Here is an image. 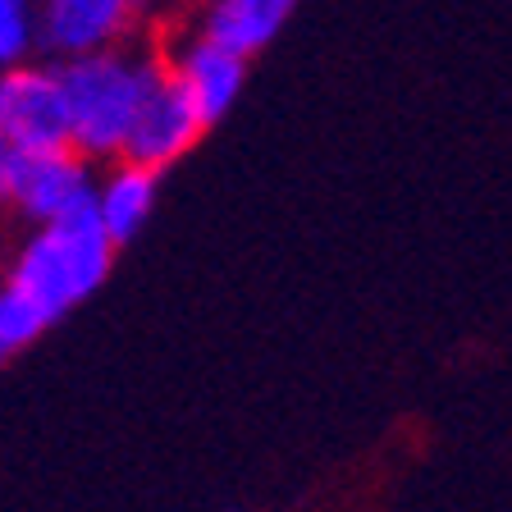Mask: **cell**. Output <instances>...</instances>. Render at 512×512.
<instances>
[{
  "mask_svg": "<svg viewBox=\"0 0 512 512\" xmlns=\"http://www.w3.org/2000/svg\"><path fill=\"white\" fill-rule=\"evenodd\" d=\"M55 64H60L64 92H69L74 147L87 160H119L128 147V133L138 124L142 101L165 74V55L119 42Z\"/></svg>",
  "mask_w": 512,
  "mask_h": 512,
  "instance_id": "1",
  "label": "cell"
},
{
  "mask_svg": "<svg viewBox=\"0 0 512 512\" xmlns=\"http://www.w3.org/2000/svg\"><path fill=\"white\" fill-rule=\"evenodd\" d=\"M115 252H119V243L106 234V224H101L96 202H92L83 211L64 215V220L37 224V234L14 256L5 284L28 293L46 316L60 320L106 284Z\"/></svg>",
  "mask_w": 512,
  "mask_h": 512,
  "instance_id": "2",
  "label": "cell"
},
{
  "mask_svg": "<svg viewBox=\"0 0 512 512\" xmlns=\"http://www.w3.org/2000/svg\"><path fill=\"white\" fill-rule=\"evenodd\" d=\"M0 133L14 151L74 147V115L60 64H14L0 74Z\"/></svg>",
  "mask_w": 512,
  "mask_h": 512,
  "instance_id": "3",
  "label": "cell"
},
{
  "mask_svg": "<svg viewBox=\"0 0 512 512\" xmlns=\"http://www.w3.org/2000/svg\"><path fill=\"white\" fill-rule=\"evenodd\" d=\"M96 174L92 160L78 147H51V151H14L10 174V206L23 220L37 224L64 220L96 202Z\"/></svg>",
  "mask_w": 512,
  "mask_h": 512,
  "instance_id": "4",
  "label": "cell"
},
{
  "mask_svg": "<svg viewBox=\"0 0 512 512\" xmlns=\"http://www.w3.org/2000/svg\"><path fill=\"white\" fill-rule=\"evenodd\" d=\"M206 115L197 110L183 83L170 74V60H165V74L156 78V87L147 92L138 110V124L128 133V147H124V160H138V165H151V170H170L188 156L206 133Z\"/></svg>",
  "mask_w": 512,
  "mask_h": 512,
  "instance_id": "5",
  "label": "cell"
},
{
  "mask_svg": "<svg viewBox=\"0 0 512 512\" xmlns=\"http://www.w3.org/2000/svg\"><path fill=\"white\" fill-rule=\"evenodd\" d=\"M138 23V0H42V51L51 60L106 51L128 42Z\"/></svg>",
  "mask_w": 512,
  "mask_h": 512,
  "instance_id": "6",
  "label": "cell"
},
{
  "mask_svg": "<svg viewBox=\"0 0 512 512\" xmlns=\"http://www.w3.org/2000/svg\"><path fill=\"white\" fill-rule=\"evenodd\" d=\"M170 60V74L183 83V92L197 101V110L206 115V124H220L229 110H234L238 92L247 83V55L229 51V46L211 42L202 32H192L188 42L179 46Z\"/></svg>",
  "mask_w": 512,
  "mask_h": 512,
  "instance_id": "7",
  "label": "cell"
},
{
  "mask_svg": "<svg viewBox=\"0 0 512 512\" xmlns=\"http://www.w3.org/2000/svg\"><path fill=\"white\" fill-rule=\"evenodd\" d=\"M288 10L293 5H284V0H202L197 32L252 60L279 37Z\"/></svg>",
  "mask_w": 512,
  "mask_h": 512,
  "instance_id": "8",
  "label": "cell"
},
{
  "mask_svg": "<svg viewBox=\"0 0 512 512\" xmlns=\"http://www.w3.org/2000/svg\"><path fill=\"white\" fill-rule=\"evenodd\" d=\"M156 192H160V170L138 165V160H115V170L96 183V215L106 224V234L119 247L133 243L138 229L156 211Z\"/></svg>",
  "mask_w": 512,
  "mask_h": 512,
  "instance_id": "9",
  "label": "cell"
},
{
  "mask_svg": "<svg viewBox=\"0 0 512 512\" xmlns=\"http://www.w3.org/2000/svg\"><path fill=\"white\" fill-rule=\"evenodd\" d=\"M42 51V0H0V74Z\"/></svg>",
  "mask_w": 512,
  "mask_h": 512,
  "instance_id": "10",
  "label": "cell"
},
{
  "mask_svg": "<svg viewBox=\"0 0 512 512\" xmlns=\"http://www.w3.org/2000/svg\"><path fill=\"white\" fill-rule=\"evenodd\" d=\"M51 325H55V320L46 316V311L37 307L28 293H19L14 284H0V339L10 343V352L28 348L32 339H42Z\"/></svg>",
  "mask_w": 512,
  "mask_h": 512,
  "instance_id": "11",
  "label": "cell"
},
{
  "mask_svg": "<svg viewBox=\"0 0 512 512\" xmlns=\"http://www.w3.org/2000/svg\"><path fill=\"white\" fill-rule=\"evenodd\" d=\"M10 174H14V147L0 133V206H10Z\"/></svg>",
  "mask_w": 512,
  "mask_h": 512,
  "instance_id": "12",
  "label": "cell"
},
{
  "mask_svg": "<svg viewBox=\"0 0 512 512\" xmlns=\"http://www.w3.org/2000/svg\"><path fill=\"white\" fill-rule=\"evenodd\" d=\"M142 5V14H156V10H165V5H174V0H138Z\"/></svg>",
  "mask_w": 512,
  "mask_h": 512,
  "instance_id": "13",
  "label": "cell"
},
{
  "mask_svg": "<svg viewBox=\"0 0 512 512\" xmlns=\"http://www.w3.org/2000/svg\"><path fill=\"white\" fill-rule=\"evenodd\" d=\"M10 357H14V352H10V343H5V339H0V366H5V362H10Z\"/></svg>",
  "mask_w": 512,
  "mask_h": 512,
  "instance_id": "14",
  "label": "cell"
},
{
  "mask_svg": "<svg viewBox=\"0 0 512 512\" xmlns=\"http://www.w3.org/2000/svg\"><path fill=\"white\" fill-rule=\"evenodd\" d=\"M284 5H298V0H284Z\"/></svg>",
  "mask_w": 512,
  "mask_h": 512,
  "instance_id": "15",
  "label": "cell"
}]
</instances>
